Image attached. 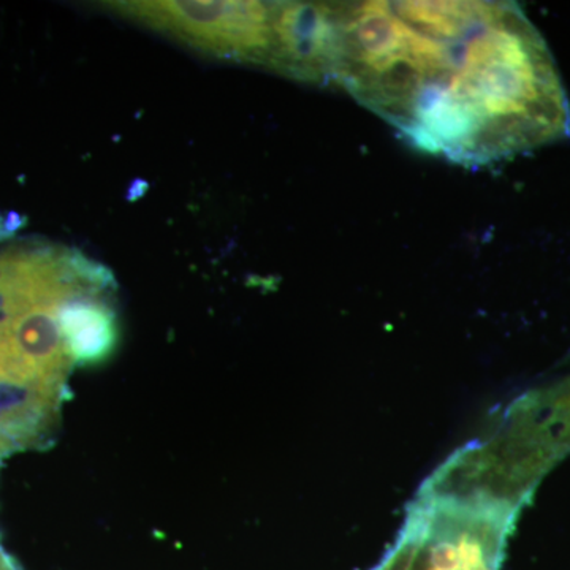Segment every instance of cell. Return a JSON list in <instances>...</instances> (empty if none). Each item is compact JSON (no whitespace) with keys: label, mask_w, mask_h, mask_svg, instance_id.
<instances>
[{"label":"cell","mask_w":570,"mask_h":570,"mask_svg":"<svg viewBox=\"0 0 570 570\" xmlns=\"http://www.w3.org/2000/svg\"><path fill=\"white\" fill-rule=\"evenodd\" d=\"M21 450L20 442L14 436L13 431L9 425L6 412H3L2 404H0V461L7 459L13 452Z\"/></svg>","instance_id":"cell-5"},{"label":"cell","mask_w":570,"mask_h":570,"mask_svg":"<svg viewBox=\"0 0 570 570\" xmlns=\"http://www.w3.org/2000/svg\"><path fill=\"white\" fill-rule=\"evenodd\" d=\"M10 234L9 223L6 220H0V238Z\"/></svg>","instance_id":"cell-6"},{"label":"cell","mask_w":570,"mask_h":570,"mask_svg":"<svg viewBox=\"0 0 570 570\" xmlns=\"http://www.w3.org/2000/svg\"><path fill=\"white\" fill-rule=\"evenodd\" d=\"M340 86L415 148L487 165L570 137L549 45L513 2H366Z\"/></svg>","instance_id":"cell-1"},{"label":"cell","mask_w":570,"mask_h":570,"mask_svg":"<svg viewBox=\"0 0 570 570\" xmlns=\"http://www.w3.org/2000/svg\"><path fill=\"white\" fill-rule=\"evenodd\" d=\"M111 288V272L80 250L37 239L0 247V404L29 444L43 448L55 433L78 367L63 336V311Z\"/></svg>","instance_id":"cell-2"},{"label":"cell","mask_w":570,"mask_h":570,"mask_svg":"<svg viewBox=\"0 0 570 570\" xmlns=\"http://www.w3.org/2000/svg\"><path fill=\"white\" fill-rule=\"evenodd\" d=\"M539 401H542L539 406L540 414H547L549 419V426L542 430L551 449L557 453L570 449V381Z\"/></svg>","instance_id":"cell-4"},{"label":"cell","mask_w":570,"mask_h":570,"mask_svg":"<svg viewBox=\"0 0 570 570\" xmlns=\"http://www.w3.org/2000/svg\"><path fill=\"white\" fill-rule=\"evenodd\" d=\"M373 570H396L395 568H392V566L389 564L387 561H382L381 564L377 566V568H374Z\"/></svg>","instance_id":"cell-7"},{"label":"cell","mask_w":570,"mask_h":570,"mask_svg":"<svg viewBox=\"0 0 570 570\" xmlns=\"http://www.w3.org/2000/svg\"><path fill=\"white\" fill-rule=\"evenodd\" d=\"M108 9L216 58L275 63V2H108Z\"/></svg>","instance_id":"cell-3"}]
</instances>
